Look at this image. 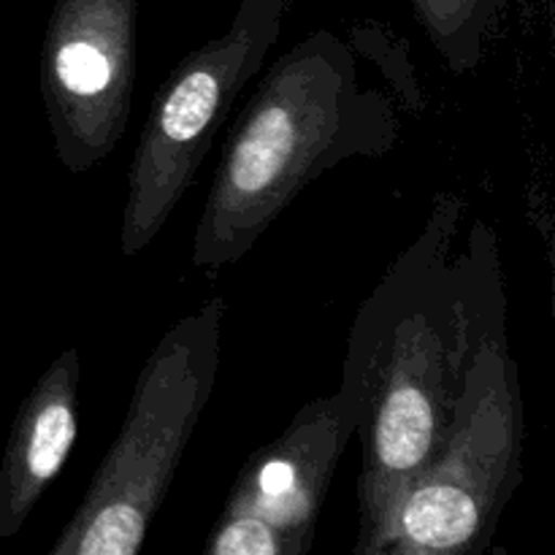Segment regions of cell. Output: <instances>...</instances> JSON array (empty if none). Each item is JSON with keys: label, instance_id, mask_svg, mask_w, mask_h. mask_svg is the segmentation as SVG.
Listing matches in <instances>:
<instances>
[{"label": "cell", "instance_id": "9", "mask_svg": "<svg viewBox=\"0 0 555 555\" xmlns=\"http://www.w3.org/2000/svg\"><path fill=\"white\" fill-rule=\"evenodd\" d=\"M439 60L455 76L472 74L486 57L504 0H410Z\"/></svg>", "mask_w": 555, "mask_h": 555}, {"label": "cell", "instance_id": "4", "mask_svg": "<svg viewBox=\"0 0 555 555\" xmlns=\"http://www.w3.org/2000/svg\"><path fill=\"white\" fill-rule=\"evenodd\" d=\"M524 396L507 304L482 325L437 459L412 482L385 555H477L520 486Z\"/></svg>", "mask_w": 555, "mask_h": 555}, {"label": "cell", "instance_id": "2", "mask_svg": "<svg viewBox=\"0 0 555 555\" xmlns=\"http://www.w3.org/2000/svg\"><path fill=\"white\" fill-rule=\"evenodd\" d=\"M396 103L363 76L356 43L312 30L274 60L233 122L195 225V269L242 260L318 177L399 144Z\"/></svg>", "mask_w": 555, "mask_h": 555}, {"label": "cell", "instance_id": "6", "mask_svg": "<svg viewBox=\"0 0 555 555\" xmlns=\"http://www.w3.org/2000/svg\"><path fill=\"white\" fill-rule=\"evenodd\" d=\"M372 390L341 374L331 396L307 401L274 442L247 459L204 542V555H307L347 444Z\"/></svg>", "mask_w": 555, "mask_h": 555}, {"label": "cell", "instance_id": "1", "mask_svg": "<svg viewBox=\"0 0 555 555\" xmlns=\"http://www.w3.org/2000/svg\"><path fill=\"white\" fill-rule=\"evenodd\" d=\"M464 198H434L415 242L390 263L358 309L341 374L372 388L358 477L352 553L385 555L412 482L448 437L466 363L491 312L507 304L496 231L480 217L455 253Z\"/></svg>", "mask_w": 555, "mask_h": 555}, {"label": "cell", "instance_id": "8", "mask_svg": "<svg viewBox=\"0 0 555 555\" xmlns=\"http://www.w3.org/2000/svg\"><path fill=\"white\" fill-rule=\"evenodd\" d=\"M81 358L65 347L22 399L0 461V540L20 534L79 439Z\"/></svg>", "mask_w": 555, "mask_h": 555}, {"label": "cell", "instance_id": "7", "mask_svg": "<svg viewBox=\"0 0 555 555\" xmlns=\"http://www.w3.org/2000/svg\"><path fill=\"white\" fill-rule=\"evenodd\" d=\"M135 0H57L38 60V87L57 160L87 173L125 135L135 81Z\"/></svg>", "mask_w": 555, "mask_h": 555}, {"label": "cell", "instance_id": "5", "mask_svg": "<svg viewBox=\"0 0 555 555\" xmlns=\"http://www.w3.org/2000/svg\"><path fill=\"white\" fill-rule=\"evenodd\" d=\"M291 0H242L231 27L190 49L155 92L128 173L122 255L144 253L193 188L217 130L280 41Z\"/></svg>", "mask_w": 555, "mask_h": 555}, {"label": "cell", "instance_id": "3", "mask_svg": "<svg viewBox=\"0 0 555 555\" xmlns=\"http://www.w3.org/2000/svg\"><path fill=\"white\" fill-rule=\"evenodd\" d=\"M225 298L182 314L135 377L122 428L49 555H135L160 513L220 369Z\"/></svg>", "mask_w": 555, "mask_h": 555}]
</instances>
